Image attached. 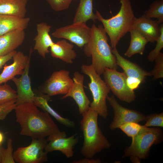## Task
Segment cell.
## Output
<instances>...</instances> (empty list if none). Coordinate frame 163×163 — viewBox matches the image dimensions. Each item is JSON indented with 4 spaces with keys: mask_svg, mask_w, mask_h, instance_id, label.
<instances>
[{
    "mask_svg": "<svg viewBox=\"0 0 163 163\" xmlns=\"http://www.w3.org/2000/svg\"><path fill=\"white\" fill-rule=\"evenodd\" d=\"M84 75L78 72L74 73L73 84L68 92L60 98L72 97L77 104L79 113L82 115L90 107L91 102L85 92L83 87Z\"/></svg>",
    "mask_w": 163,
    "mask_h": 163,
    "instance_id": "14",
    "label": "cell"
},
{
    "mask_svg": "<svg viewBox=\"0 0 163 163\" xmlns=\"http://www.w3.org/2000/svg\"><path fill=\"white\" fill-rule=\"evenodd\" d=\"M33 52L32 48H30L29 60L21 77L18 78L14 77L11 79L17 88V105L27 102L34 103L36 97L31 88L30 79L29 75L30 59Z\"/></svg>",
    "mask_w": 163,
    "mask_h": 163,
    "instance_id": "13",
    "label": "cell"
},
{
    "mask_svg": "<svg viewBox=\"0 0 163 163\" xmlns=\"http://www.w3.org/2000/svg\"><path fill=\"white\" fill-rule=\"evenodd\" d=\"M17 98V91L12 89L8 85L5 83L0 84V104Z\"/></svg>",
    "mask_w": 163,
    "mask_h": 163,
    "instance_id": "27",
    "label": "cell"
},
{
    "mask_svg": "<svg viewBox=\"0 0 163 163\" xmlns=\"http://www.w3.org/2000/svg\"><path fill=\"white\" fill-rule=\"evenodd\" d=\"M107 100L112 107L114 113L113 120L109 126L110 129L113 130L119 128L121 126L128 122L138 123L146 121V116L139 111L122 106L113 95L108 96Z\"/></svg>",
    "mask_w": 163,
    "mask_h": 163,
    "instance_id": "11",
    "label": "cell"
},
{
    "mask_svg": "<svg viewBox=\"0 0 163 163\" xmlns=\"http://www.w3.org/2000/svg\"><path fill=\"white\" fill-rule=\"evenodd\" d=\"M14 110L21 135L32 139L45 138L60 132L49 113L40 111L33 103L17 105Z\"/></svg>",
    "mask_w": 163,
    "mask_h": 163,
    "instance_id": "1",
    "label": "cell"
},
{
    "mask_svg": "<svg viewBox=\"0 0 163 163\" xmlns=\"http://www.w3.org/2000/svg\"><path fill=\"white\" fill-rule=\"evenodd\" d=\"M126 83L128 88L132 90L137 89L141 83L139 79L133 77H127Z\"/></svg>",
    "mask_w": 163,
    "mask_h": 163,
    "instance_id": "35",
    "label": "cell"
},
{
    "mask_svg": "<svg viewBox=\"0 0 163 163\" xmlns=\"http://www.w3.org/2000/svg\"><path fill=\"white\" fill-rule=\"evenodd\" d=\"M101 162V160L99 159H90V158H85L77 161H73V163H100Z\"/></svg>",
    "mask_w": 163,
    "mask_h": 163,
    "instance_id": "37",
    "label": "cell"
},
{
    "mask_svg": "<svg viewBox=\"0 0 163 163\" xmlns=\"http://www.w3.org/2000/svg\"><path fill=\"white\" fill-rule=\"evenodd\" d=\"M50 99L49 96L41 93L38 96H36L34 104L53 116L61 124L69 128H75V123L74 121L63 117L50 106L48 101Z\"/></svg>",
    "mask_w": 163,
    "mask_h": 163,
    "instance_id": "23",
    "label": "cell"
},
{
    "mask_svg": "<svg viewBox=\"0 0 163 163\" xmlns=\"http://www.w3.org/2000/svg\"><path fill=\"white\" fill-rule=\"evenodd\" d=\"M129 32L131 35L130 44L124 55L129 58L137 53L143 55L148 40L133 27Z\"/></svg>",
    "mask_w": 163,
    "mask_h": 163,
    "instance_id": "24",
    "label": "cell"
},
{
    "mask_svg": "<svg viewBox=\"0 0 163 163\" xmlns=\"http://www.w3.org/2000/svg\"><path fill=\"white\" fill-rule=\"evenodd\" d=\"M144 14L148 18H156L160 24H163V0H156L153 2Z\"/></svg>",
    "mask_w": 163,
    "mask_h": 163,
    "instance_id": "26",
    "label": "cell"
},
{
    "mask_svg": "<svg viewBox=\"0 0 163 163\" xmlns=\"http://www.w3.org/2000/svg\"><path fill=\"white\" fill-rule=\"evenodd\" d=\"M155 65L151 72L153 79L156 80L163 77V54L160 52L155 59Z\"/></svg>",
    "mask_w": 163,
    "mask_h": 163,
    "instance_id": "29",
    "label": "cell"
},
{
    "mask_svg": "<svg viewBox=\"0 0 163 163\" xmlns=\"http://www.w3.org/2000/svg\"><path fill=\"white\" fill-rule=\"evenodd\" d=\"M73 47V44L63 39L54 42L50 46L51 54L53 58L59 59L67 63L71 64L77 56Z\"/></svg>",
    "mask_w": 163,
    "mask_h": 163,
    "instance_id": "20",
    "label": "cell"
},
{
    "mask_svg": "<svg viewBox=\"0 0 163 163\" xmlns=\"http://www.w3.org/2000/svg\"><path fill=\"white\" fill-rule=\"evenodd\" d=\"M28 0H0V14L25 17Z\"/></svg>",
    "mask_w": 163,
    "mask_h": 163,
    "instance_id": "22",
    "label": "cell"
},
{
    "mask_svg": "<svg viewBox=\"0 0 163 163\" xmlns=\"http://www.w3.org/2000/svg\"><path fill=\"white\" fill-rule=\"evenodd\" d=\"M29 58L21 51L16 52L13 55V62L11 64H6L0 74V84L5 83L11 80L18 75H21L26 66Z\"/></svg>",
    "mask_w": 163,
    "mask_h": 163,
    "instance_id": "16",
    "label": "cell"
},
{
    "mask_svg": "<svg viewBox=\"0 0 163 163\" xmlns=\"http://www.w3.org/2000/svg\"><path fill=\"white\" fill-rule=\"evenodd\" d=\"M45 138L32 139L27 146L18 148L13 154L15 161L18 163H42L48 161L45 151L47 143Z\"/></svg>",
    "mask_w": 163,
    "mask_h": 163,
    "instance_id": "8",
    "label": "cell"
},
{
    "mask_svg": "<svg viewBox=\"0 0 163 163\" xmlns=\"http://www.w3.org/2000/svg\"><path fill=\"white\" fill-rule=\"evenodd\" d=\"M75 134L69 137H66L64 131L61 132L48 136L47 142L45 148L47 153L58 151L61 152L67 158L74 155L73 149L78 141V138Z\"/></svg>",
    "mask_w": 163,
    "mask_h": 163,
    "instance_id": "12",
    "label": "cell"
},
{
    "mask_svg": "<svg viewBox=\"0 0 163 163\" xmlns=\"http://www.w3.org/2000/svg\"><path fill=\"white\" fill-rule=\"evenodd\" d=\"M71 1H74V0H70Z\"/></svg>",
    "mask_w": 163,
    "mask_h": 163,
    "instance_id": "40",
    "label": "cell"
},
{
    "mask_svg": "<svg viewBox=\"0 0 163 163\" xmlns=\"http://www.w3.org/2000/svg\"><path fill=\"white\" fill-rule=\"evenodd\" d=\"M132 139L131 145L126 148L123 157H130L133 162L138 163L141 159L148 157L153 145L161 142L163 132L160 128H149L143 125L138 134Z\"/></svg>",
    "mask_w": 163,
    "mask_h": 163,
    "instance_id": "5",
    "label": "cell"
},
{
    "mask_svg": "<svg viewBox=\"0 0 163 163\" xmlns=\"http://www.w3.org/2000/svg\"><path fill=\"white\" fill-rule=\"evenodd\" d=\"M81 68L82 72L90 79L88 86L92 94L93 101L91 102L90 107L103 119H106L108 111L106 100L110 90L91 64L83 65Z\"/></svg>",
    "mask_w": 163,
    "mask_h": 163,
    "instance_id": "6",
    "label": "cell"
},
{
    "mask_svg": "<svg viewBox=\"0 0 163 163\" xmlns=\"http://www.w3.org/2000/svg\"><path fill=\"white\" fill-rule=\"evenodd\" d=\"M160 24L157 20H152L143 14L139 18H136L133 27L144 37L148 42L153 43L160 35Z\"/></svg>",
    "mask_w": 163,
    "mask_h": 163,
    "instance_id": "15",
    "label": "cell"
},
{
    "mask_svg": "<svg viewBox=\"0 0 163 163\" xmlns=\"http://www.w3.org/2000/svg\"><path fill=\"white\" fill-rule=\"evenodd\" d=\"M12 140L9 139L7 141V148H3L2 154L1 163H14L13 155Z\"/></svg>",
    "mask_w": 163,
    "mask_h": 163,
    "instance_id": "32",
    "label": "cell"
},
{
    "mask_svg": "<svg viewBox=\"0 0 163 163\" xmlns=\"http://www.w3.org/2000/svg\"><path fill=\"white\" fill-rule=\"evenodd\" d=\"M17 105L16 99L0 104V120H4Z\"/></svg>",
    "mask_w": 163,
    "mask_h": 163,
    "instance_id": "34",
    "label": "cell"
},
{
    "mask_svg": "<svg viewBox=\"0 0 163 163\" xmlns=\"http://www.w3.org/2000/svg\"><path fill=\"white\" fill-rule=\"evenodd\" d=\"M16 52L14 50L6 55L0 56V69L7 62L12 59L13 55Z\"/></svg>",
    "mask_w": 163,
    "mask_h": 163,
    "instance_id": "36",
    "label": "cell"
},
{
    "mask_svg": "<svg viewBox=\"0 0 163 163\" xmlns=\"http://www.w3.org/2000/svg\"><path fill=\"white\" fill-rule=\"evenodd\" d=\"M51 26L46 23L37 24V34L34 38L35 43L34 50H37L39 55L45 59L49 53V48L54 43L49 34Z\"/></svg>",
    "mask_w": 163,
    "mask_h": 163,
    "instance_id": "17",
    "label": "cell"
},
{
    "mask_svg": "<svg viewBox=\"0 0 163 163\" xmlns=\"http://www.w3.org/2000/svg\"><path fill=\"white\" fill-rule=\"evenodd\" d=\"M93 0H80L73 19V23L86 22L91 20L95 22V15L93 12Z\"/></svg>",
    "mask_w": 163,
    "mask_h": 163,
    "instance_id": "25",
    "label": "cell"
},
{
    "mask_svg": "<svg viewBox=\"0 0 163 163\" xmlns=\"http://www.w3.org/2000/svg\"><path fill=\"white\" fill-rule=\"evenodd\" d=\"M30 20L29 18L0 14V36L18 29L25 30Z\"/></svg>",
    "mask_w": 163,
    "mask_h": 163,
    "instance_id": "21",
    "label": "cell"
},
{
    "mask_svg": "<svg viewBox=\"0 0 163 163\" xmlns=\"http://www.w3.org/2000/svg\"><path fill=\"white\" fill-rule=\"evenodd\" d=\"M142 126L138 123L130 122L122 125L119 128L128 136L132 138L138 134Z\"/></svg>",
    "mask_w": 163,
    "mask_h": 163,
    "instance_id": "28",
    "label": "cell"
},
{
    "mask_svg": "<svg viewBox=\"0 0 163 163\" xmlns=\"http://www.w3.org/2000/svg\"><path fill=\"white\" fill-rule=\"evenodd\" d=\"M24 30L18 29L0 36V56L6 55L20 46L25 38Z\"/></svg>",
    "mask_w": 163,
    "mask_h": 163,
    "instance_id": "19",
    "label": "cell"
},
{
    "mask_svg": "<svg viewBox=\"0 0 163 163\" xmlns=\"http://www.w3.org/2000/svg\"><path fill=\"white\" fill-rule=\"evenodd\" d=\"M119 1L121 4L120 10L111 18H104L97 10L95 14L96 20L102 23L108 35L113 48L116 47L120 39L132 29L136 18L130 0Z\"/></svg>",
    "mask_w": 163,
    "mask_h": 163,
    "instance_id": "4",
    "label": "cell"
},
{
    "mask_svg": "<svg viewBox=\"0 0 163 163\" xmlns=\"http://www.w3.org/2000/svg\"><path fill=\"white\" fill-rule=\"evenodd\" d=\"M146 123L144 126H158L163 127V113H153L146 116Z\"/></svg>",
    "mask_w": 163,
    "mask_h": 163,
    "instance_id": "31",
    "label": "cell"
},
{
    "mask_svg": "<svg viewBox=\"0 0 163 163\" xmlns=\"http://www.w3.org/2000/svg\"><path fill=\"white\" fill-rule=\"evenodd\" d=\"M73 82L69 71L62 69L54 72L43 85L41 93L50 97L58 94L65 95L70 89Z\"/></svg>",
    "mask_w": 163,
    "mask_h": 163,
    "instance_id": "10",
    "label": "cell"
},
{
    "mask_svg": "<svg viewBox=\"0 0 163 163\" xmlns=\"http://www.w3.org/2000/svg\"><path fill=\"white\" fill-rule=\"evenodd\" d=\"M98 115L90 107L82 115L80 124L84 142L81 152L86 158H93L97 154L104 149H108L111 145L98 126Z\"/></svg>",
    "mask_w": 163,
    "mask_h": 163,
    "instance_id": "3",
    "label": "cell"
},
{
    "mask_svg": "<svg viewBox=\"0 0 163 163\" xmlns=\"http://www.w3.org/2000/svg\"><path fill=\"white\" fill-rule=\"evenodd\" d=\"M160 34L157 40L155 48L152 50L147 56V59L149 61H154L156 57L161 52L160 51L163 48V24H160Z\"/></svg>",
    "mask_w": 163,
    "mask_h": 163,
    "instance_id": "30",
    "label": "cell"
},
{
    "mask_svg": "<svg viewBox=\"0 0 163 163\" xmlns=\"http://www.w3.org/2000/svg\"><path fill=\"white\" fill-rule=\"evenodd\" d=\"M3 148H4L2 147V145H0V163H1L2 152Z\"/></svg>",
    "mask_w": 163,
    "mask_h": 163,
    "instance_id": "39",
    "label": "cell"
},
{
    "mask_svg": "<svg viewBox=\"0 0 163 163\" xmlns=\"http://www.w3.org/2000/svg\"><path fill=\"white\" fill-rule=\"evenodd\" d=\"M51 8L55 11H62L67 9L72 2L70 0H46Z\"/></svg>",
    "mask_w": 163,
    "mask_h": 163,
    "instance_id": "33",
    "label": "cell"
},
{
    "mask_svg": "<svg viewBox=\"0 0 163 163\" xmlns=\"http://www.w3.org/2000/svg\"><path fill=\"white\" fill-rule=\"evenodd\" d=\"M91 28L86 23H76L56 29L52 34L55 38L68 40L78 47L82 48L88 42Z\"/></svg>",
    "mask_w": 163,
    "mask_h": 163,
    "instance_id": "9",
    "label": "cell"
},
{
    "mask_svg": "<svg viewBox=\"0 0 163 163\" xmlns=\"http://www.w3.org/2000/svg\"><path fill=\"white\" fill-rule=\"evenodd\" d=\"M103 74L108 87L120 100L130 103L135 100L134 91L130 89L127 85V76L124 72L106 68Z\"/></svg>",
    "mask_w": 163,
    "mask_h": 163,
    "instance_id": "7",
    "label": "cell"
},
{
    "mask_svg": "<svg viewBox=\"0 0 163 163\" xmlns=\"http://www.w3.org/2000/svg\"><path fill=\"white\" fill-rule=\"evenodd\" d=\"M112 51L115 57L117 65L122 69L127 77L138 78L143 83L146 76L152 75L151 72L144 70L136 63L130 61L121 56L116 47L113 48Z\"/></svg>",
    "mask_w": 163,
    "mask_h": 163,
    "instance_id": "18",
    "label": "cell"
},
{
    "mask_svg": "<svg viewBox=\"0 0 163 163\" xmlns=\"http://www.w3.org/2000/svg\"><path fill=\"white\" fill-rule=\"evenodd\" d=\"M4 137L3 134L0 132V145H2L4 140Z\"/></svg>",
    "mask_w": 163,
    "mask_h": 163,
    "instance_id": "38",
    "label": "cell"
},
{
    "mask_svg": "<svg viewBox=\"0 0 163 163\" xmlns=\"http://www.w3.org/2000/svg\"><path fill=\"white\" fill-rule=\"evenodd\" d=\"M91 28L90 37L83 47L85 55L92 57L91 65L100 75L103 74L105 68L117 70L118 66L115 57L108 43L103 26L94 24Z\"/></svg>",
    "mask_w": 163,
    "mask_h": 163,
    "instance_id": "2",
    "label": "cell"
}]
</instances>
